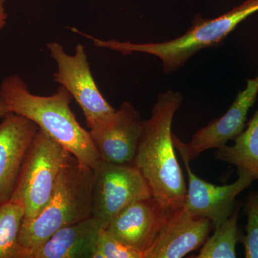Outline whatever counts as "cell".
Segmentation results:
<instances>
[{
  "mask_svg": "<svg viewBox=\"0 0 258 258\" xmlns=\"http://www.w3.org/2000/svg\"><path fill=\"white\" fill-rule=\"evenodd\" d=\"M182 101L183 97L177 91L168 90L159 93L152 116L143 120L133 164L147 181L153 198L169 208L184 205L187 194L171 129L174 115Z\"/></svg>",
  "mask_w": 258,
  "mask_h": 258,
  "instance_id": "6da1fadb",
  "label": "cell"
},
{
  "mask_svg": "<svg viewBox=\"0 0 258 258\" xmlns=\"http://www.w3.org/2000/svg\"><path fill=\"white\" fill-rule=\"evenodd\" d=\"M0 95L10 111L23 115L71 153L79 164L93 168L101 160L89 132L83 128L73 113L72 95L60 86L49 96L29 91L18 75H11L0 85Z\"/></svg>",
  "mask_w": 258,
  "mask_h": 258,
  "instance_id": "7a4b0ae2",
  "label": "cell"
},
{
  "mask_svg": "<svg viewBox=\"0 0 258 258\" xmlns=\"http://www.w3.org/2000/svg\"><path fill=\"white\" fill-rule=\"evenodd\" d=\"M258 12V0H246L242 4L216 18H196L184 35L169 41L134 43L115 40H103L83 33L100 48L116 51L123 55L142 52L156 56L162 62L165 74L184 66L199 51L218 45L239 24Z\"/></svg>",
  "mask_w": 258,
  "mask_h": 258,
  "instance_id": "3957f363",
  "label": "cell"
},
{
  "mask_svg": "<svg viewBox=\"0 0 258 258\" xmlns=\"http://www.w3.org/2000/svg\"><path fill=\"white\" fill-rule=\"evenodd\" d=\"M93 181L92 168L76 159L64 166L46 206L35 218L24 219L19 236L22 245L30 252L62 227L91 217Z\"/></svg>",
  "mask_w": 258,
  "mask_h": 258,
  "instance_id": "277c9868",
  "label": "cell"
},
{
  "mask_svg": "<svg viewBox=\"0 0 258 258\" xmlns=\"http://www.w3.org/2000/svg\"><path fill=\"white\" fill-rule=\"evenodd\" d=\"M71 153L39 128L24 158L10 201L23 207L25 220L35 218L46 206Z\"/></svg>",
  "mask_w": 258,
  "mask_h": 258,
  "instance_id": "5b68a950",
  "label": "cell"
},
{
  "mask_svg": "<svg viewBox=\"0 0 258 258\" xmlns=\"http://www.w3.org/2000/svg\"><path fill=\"white\" fill-rule=\"evenodd\" d=\"M50 57L57 64L54 81L67 89L82 109L90 131L106 124L116 109L105 99L93 79L85 47L79 43L69 55L57 42L47 44Z\"/></svg>",
  "mask_w": 258,
  "mask_h": 258,
  "instance_id": "8992f818",
  "label": "cell"
},
{
  "mask_svg": "<svg viewBox=\"0 0 258 258\" xmlns=\"http://www.w3.org/2000/svg\"><path fill=\"white\" fill-rule=\"evenodd\" d=\"M91 217L102 229L131 204L152 197L149 184L134 164L100 160L93 168Z\"/></svg>",
  "mask_w": 258,
  "mask_h": 258,
  "instance_id": "52a82bcc",
  "label": "cell"
},
{
  "mask_svg": "<svg viewBox=\"0 0 258 258\" xmlns=\"http://www.w3.org/2000/svg\"><path fill=\"white\" fill-rule=\"evenodd\" d=\"M257 96L258 74L247 80L245 88L239 92L225 114L198 130L189 143H184L173 134L174 147L180 156L193 161L205 151L220 149L234 140L245 128L247 114Z\"/></svg>",
  "mask_w": 258,
  "mask_h": 258,
  "instance_id": "ba28073f",
  "label": "cell"
},
{
  "mask_svg": "<svg viewBox=\"0 0 258 258\" xmlns=\"http://www.w3.org/2000/svg\"><path fill=\"white\" fill-rule=\"evenodd\" d=\"M182 158L189 186L184 207L194 216L208 219L215 230L232 215L236 198L254 181L245 171L237 170L238 178L230 184L215 185L199 177L191 171L189 160Z\"/></svg>",
  "mask_w": 258,
  "mask_h": 258,
  "instance_id": "9c48e42d",
  "label": "cell"
},
{
  "mask_svg": "<svg viewBox=\"0 0 258 258\" xmlns=\"http://www.w3.org/2000/svg\"><path fill=\"white\" fill-rule=\"evenodd\" d=\"M151 198L137 200L110 222L106 232L122 243L143 254L159 235L171 210Z\"/></svg>",
  "mask_w": 258,
  "mask_h": 258,
  "instance_id": "30bf717a",
  "label": "cell"
},
{
  "mask_svg": "<svg viewBox=\"0 0 258 258\" xmlns=\"http://www.w3.org/2000/svg\"><path fill=\"white\" fill-rule=\"evenodd\" d=\"M143 120L129 101H124L112 119L89 131L101 160L115 164H133L142 137Z\"/></svg>",
  "mask_w": 258,
  "mask_h": 258,
  "instance_id": "8fae6325",
  "label": "cell"
},
{
  "mask_svg": "<svg viewBox=\"0 0 258 258\" xmlns=\"http://www.w3.org/2000/svg\"><path fill=\"white\" fill-rule=\"evenodd\" d=\"M212 224L208 219L194 216L184 205L170 215L144 258H181L203 245Z\"/></svg>",
  "mask_w": 258,
  "mask_h": 258,
  "instance_id": "7c38bea8",
  "label": "cell"
},
{
  "mask_svg": "<svg viewBox=\"0 0 258 258\" xmlns=\"http://www.w3.org/2000/svg\"><path fill=\"white\" fill-rule=\"evenodd\" d=\"M38 130L36 123L13 112L0 123V205L11 200L24 158Z\"/></svg>",
  "mask_w": 258,
  "mask_h": 258,
  "instance_id": "4fadbf2b",
  "label": "cell"
},
{
  "mask_svg": "<svg viewBox=\"0 0 258 258\" xmlns=\"http://www.w3.org/2000/svg\"><path fill=\"white\" fill-rule=\"evenodd\" d=\"M101 229L91 217L66 226L30 251L29 258H93Z\"/></svg>",
  "mask_w": 258,
  "mask_h": 258,
  "instance_id": "5bb4252c",
  "label": "cell"
},
{
  "mask_svg": "<svg viewBox=\"0 0 258 258\" xmlns=\"http://www.w3.org/2000/svg\"><path fill=\"white\" fill-rule=\"evenodd\" d=\"M232 146L217 149L215 159L232 164L237 170L245 171L258 180V107L247 127L235 139Z\"/></svg>",
  "mask_w": 258,
  "mask_h": 258,
  "instance_id": "9a60e30c",
  "label": "cell"
},
{
  "mask_svg": "<svg viewBox=\"0 0 258 258\" xmlns=\"http://www.w3.org/2000/svg\"><path fill=\"white\" fill-rule=\"evenodd\" d=\"M25 218L21 205L13 201L0 205V258H29L30 251L20 242Z\"/></svg>",
  "mask_w": 258,
  "mask_h": 258,
  "instance_id": "2e32d148",
  "label": "cell"
},
{
  "mask_svg": "<svg viewBox=\"0 0 258 258\" xmlns=\"http://www.w3.org/2000/svg\"><path fill=\"white\" fill-rule=\"evenodd\" d=\"M240 208L235 211L222 225L215 229L211 237H208L202 246L197 258H235L236 247L240 242L242 233L237 226Z\"/></svg>",
  "mask_w": 258,
  "mask_h": 258,
  "instance_id": "e0dca14e",
  "label": "cell"
},
{
  "mask_svg": "<svg viewBox=\"0 0 258 258\" xmlns=\"http://www.w3.org/2000/svg\"><path fill=\"white\" fill-rule=\"evenodd\" d=\"M247 215L246 234H242L240 242L243 244L247 258H258V191L249 193L246 200Z\"/></svg>",
  "mask_w": 258,
  "mask_h": 258,
  "instance_id": "ac0fdd59",
  "label": "cell"
},
{
  "mask_svg": "<svg viewBox=\"0 0 258 258\" xmlns=\"http://www.w3.org/2000/svg\"><path fill=\"white\" fill-rule=\"evenodd\" d=\"M93 258H144L143 254L122 243L101 229L97 237Z\"/></svg>",
  "mask_w": 258,
  "mask_h": 258,
  "instance_id": "d6986e66",
  "label": "cell"
},
{
  "mask_svg": "<svg viewBox=\"0 0 258 258\" xmlns=\"http://www.w3.org/2000/svg\"><path fill=\"white\" fill-rule=\"evenodd\" d=\"M6 0H0V31L6 26L8 14L5 11V3Z\"/></svg>",
  "mask_w": 258,
  "mask_h": 258,
  "instance_id": "ffe728a7",
  "label": "cell"
},
{
  "mask_svg": "<svg viewBox=\"0 0 258 258\" xmlns=\"http://www.w3.org/2000/svg\"><path fill=\"white\" fill-rule=\"evenodd\" d=\"M11 111H10L9 107L8 106L6 102L0 95V118H4L5 115L9 113Z\"/></svg>",
  "mask_w": 258,
  "mask_h": 258,
  "instance_id": "44dd1931",
  "label": "cell"
}]
</instances>
